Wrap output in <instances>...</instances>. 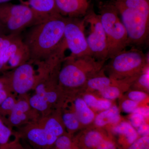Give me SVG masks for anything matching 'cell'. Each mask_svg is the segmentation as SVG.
Masks as SVG:
<instances>
[{
	"label": "cell",
	"mask_w": 149,
	"mask_h": 149,
	"mask_svg": "<svg viewBox=\"0 0 149 149\" xmlns=\"http://www.w3.org/2000/svg\"><path fill=\"white\" fill-rule=\"evenodd\" d=\"M67 17L54 15L30 27L23 42L29 54V62L37 63L49 57L61 45Z\"/></svg>",
	"instance_id": "obj_1"
},
{
	"label": "cell",
	"mask_w": 149,
	"mask_h": 149,
	"mask_svg": "<svg viewBox=\"0 0 149 149\" xmlns=\"http://www.w3.org/2000/svg\"><path fill=\"white\" fill-rule=\"evenodd\" d=\"M99 8L101 22L107 41L108 59L111 58L128 47V35L111 1L101 3Z\"/></svg>",
	"instance_id": "obj_2"
},
{
	"label": "cell",
	"mask_w": 149,
	"mask_h": 149,
	"mask_svg": "<svg viewBox=\"0 0 149 149\" xmlns=\"http://www.w3.org/2000/svg\"><path fill=\"white\" fill-rule=\"evenodd\" d=\"M65 64L59 72L58 80L62 85L68 88H76L87 83L90 72L99 69L104 62L87 55L75 57H65Z\"/></svg>",
	"instance_id": "obj_3"
},
{
	"label": "cell",
	"mask_w": 149,
	"mask_h": 149,
	"mask_svg": "<svg viewBox=\"0 0 149 149\" xmlns=\"http://www.w3.org/2000/svg\"><path fill=\"white\" fill-rule=\"evenodd\" d=\"M121 16L127 32L128 46L142 47L148 42L149 34V14L126 8L111 0Z\"/></svg>",
	"instance_id": "obj_4"
},
{
	"label": "cell",
	"mask_w": 149,
	"mask_h": 149,
	"mask_svg": "<svg viewBox=\"0 0 149 149\" xmlns=\"http://www.w3.org/2000/svg\"><path fill=\"white\" fill-rule=\"evenodd\" d=\"M0 22L5 28L8 35H19L24 29L40 21L27 5L8 2L0 5Z\"/></svg>",
	"instance_id": "obj_5"
},
{
	"label": "cell",
	"mask_w": 149,
	"mask_h": 149,
	"mask_svg": "<svg viewBox=\"0 0 149 149\" xmlns=\"http://www.w3.org/2000/svg\"><path fill=\"white\" fill-rule=\"evenodd\" d=\"M84 19L90 25V32L86 40L91 54L97 60L105 61L108 55L107 41L100 15L90 7Z\"/></svg>",
	"instance_id": "obj_6"
},
{
	"label": "cell",
	"mask_w": 149,
	"mask_h": 149,
	"mask_svg": "<svg viewBox=\"0 0 149 149\" xmlns=\"http://www.w3.org/2000/svg\"><path fill=\"white\" fill-rule=\"evenodd\" d=\"M148 57V56L136 48L125 49L112 58L110 67L116 77L132 75L149 64Z\"/></svg>",
	"instance_id": "obj_7"
},
{
	"label": "cell",
	"mask_w": 149,
	"mask_h": 149,
	"mask_svg": "<svg viewBox=\"0 0 149 149\" xmlns=\"http://www.w3.org/2000/svg\"><path fill=\"white\" fill-rule=\"evenodd\" d=\"M85 24L84 19L67 17L64 39L67 49L71 52L70 56H92L85 35Z\"/></svg>",
	"instance_id": "obj_8"
},
{
	"label": "cell",
	"mask_w": 149,
	"mask_h": 149,
	"mask_svg": "<svg viewBox=\"0 0 149 149\" xmlns=\"http://www.w3.org/2000/svg\"><path fill=\"white\" fill-rule=\"evenodd\" d=\"M61 125L55 118L48 120L43 128H32L27 133L28 139L37 146L44 147L51 146L63 133Z\"/></svg>",
	"instance_id": "obj_9"
},
{
	"label": "cell",
	"mask_w": 149,
	"mask_h": 149,
	"mask_svg": "<svg viewBox=\"0 0 149 149\" xmlns=\"http://www.w3.org/2000/svg\"><path fill=\"white\" fill-rule=\"evenodd\" d=\"M36 77L34 68L31 63L28 61L15 68L9 79H6L14 91L22 95L35 86Z\"/></svg>",
	"instance_id": "obj_10"
},
{
	"label": "cell",
	"mask_w": 149,
	"mask_h": 149,
	"mask_svg": "<svg viewBox=\"0 0 149 149\" xmlns=\"http://www.w3.org/2000/svg\"><path fill=\"white\" fill-rule=\"evenodd\" d=\"M56 3L59 13L70 18L85 16L91 7L88 0H56Z\"/></svg>",
	"instance_id": "obj_11"
},
{
	"label": "cell",
	"mask_w": 149,
	"mask_h": 149,
	"mask_svg": "<svg viewBox=\"0 0 149 149\" xmlns=\"http://www.w3.org/2000/svg\"><path fill=\"white\" fill-rule=\"evenodd\" d=\"M35 86L36 93L29 99V106L39 111H44L47 108L48 104L56 101L57 96L55 92L47 91L42 82L36 80Z\"/></svg>",
	"instance_id": "obj_12"
},
{
	"label": "cell",
	"mask_w": 149,
	"mask_h": 149,
	"mask_svg": "<svg viewBox=\"0 0 149 149\" xmlns=\"http://www.w3.org/2000/svg\"><path fill=\"white\" fill-rule=\"evenodd\" d=\"M27 5L35 13L40 22L60 14L56 6V0H29Z\"/></svg>",
	"instance_id": "obj_13"
},
{
	"label": "cell",
	"mask_w": 149,
	"mask_h": 149,
	"mask_svg": "<svg viewBox=\"0 0 149 149\" xmlns=\"http://www.w3.org/2000/svg\"><path fill=\"white\" fill-rule=\"evenodd\" d=\"M120 120L119 110L116 106H113L99 113L95 118V123L102 127L109 123L116 124Z\"/></svg>",
	"instance_id": "obj_14"
},
{
	"label": "cell",
	"mask_w": 149,
	"mask_h": 149,
	"mask_svg": "<svg viewBox=\"0 0 149 149\" xmlns=\"http://www.w3.org/2000/svg\"><path fill=\"white\" fill-rule=\"evenodd\" d=\"M76 116L79 122L83 124L91 123L95 118V114L84 100L78 98L74 102Z\"/></svg>",
	"instance_id": "obj_15"
},
{
	"label": "cell",
	"mask_w": 149,
	"mask_h": 149,
	"mask_svg": "<svg viewBox=\"0 0 149 149\" xmlns=\"http://www.w3.org/2000/svg\"><path fill=\"white\" fill-rule=\"evenodd\" d=\"M29 105L27 102L20 100L15 103L11 110L10 121L13 125H18L26 118V113L29 109Z\"/></svg>",
	"instance_id": "obj_16"
},
{
	"label": "cell",
	"mask_w": 149,
	"mask_h": 149,
	"mask_svg": "<svg viewBox=\"0 0 149 149\" xmlns=\"http://www.w3.org/2000/svg\"><path fill=\"white\" fill-rule=\"evenodd\" d=\"M29 60V52L25 44L20 47L18 51L13 56L8 62L6 68H16L21 65Z\"/></svg>",
	"instance_id": "obj_17"
},
{
	"label": "cell",
	"mask_w": 149,
	"mask_h": 149,
	"mask_svg": "<svg viewBox=\"0 0 149 149\" xmlns=\"http://www.w3.org/2000/svg\"><path fill=\"white\" fill-rule=\"evenodd\" d=\"M126 8L137 10L149 14V0H113Z\"/></svg>",
	"instance_id": "obj_18"
},
{
	"label": "cell",
	"mask_w": 149,
	"mask_h": 149,
	"mask_svg": "<svg viewBox=\"0 0 149 149\" xmlns=\"http://www.w3.org/2000/svg\"><path fill=\"white\" fill-rule=\"evenodd\" d=\"M113 131L118 134H123L126 136L128 143H133L138 138V133L132 125L128 123H121L113 128Z\"/></svg>",
	"instance_id": "obj_19"
},
{
	"label": "cell",
	"mask_w": 149,
	"mask_h": 149,
	"mask_svg": "<svg viewBox=\"0 0 149 149\" xmlns=\"http://www.w3.org/2000/svg\"><path fill=\"white\" fill-rule=\"evenodd\" d=\"M112 81L110 78L105 76H95L90 78L87 82V85L91 89L100 91L109 85Z\"/></svg>",
	"instance_id": "obj_20"
},
{
	"label": "cell",
	"mask_w": 149,
	"mask_h": 149,
	"mask_svg": "<svg viewBox=\"0 0 149 149\" xmlns=\"http://www.w3.org/2000/svg\"><path fill=\"white\" fill-rule=\"evenodd\" d=\"M83 100L88 107L99 110H105L111 107V103L108 100H97L91 95H85Z\"/></svg>",
	"instance_id": "obj_21"
},
{
	"label": "cell",
	"mask_w": 149,
	"mask_h": 149,
	"mask_svg": "<svg viewBox=\"0 0 149 149\" xmlns=\"http://www.w3.org/2000/svg\"><path fill=\"white\" fill-rule=\"evenodd\" d=\"M102 136L97 131H91L87 133L85 138V144L89 148L97 147L102 140Z\"/></svg>",
	"instance_id": "obj_22"
},
{
	"label": "cell",
	"mask_w": 149,
	"mask_h": 149,
	"mask_svg": "<svg viewBox=\"0 0 149 149\" xmlns=\"http://www.w3.org/2000/svg\"><path fill=\"white\" fill-rule=\"evenodd\" d=\"M63 120L64 125L69 130H76L79 127L80 122L75 113H65L63 116Z\"/></svg>",
	"instance_id": "obj_23"
},
{
	"label": "cell",
	"mask_w": 149,
	"mask_h": 149,
	"mask_svg": "<svg viewBox=\"0 0 149 149\" xmlns=\"http://www.w3.org/2000/svg\"><path fill=\"white\" fill-rule=\"evenodd\" d=\"M104 98L107 100H114L120 95L119 89L116 86L109 85L100 91Z\"/></svg>",
	"instance_id": "obj_24"
},
{
	"label": "cell",
	"mask_w": 149,
	"mask_h": 149,
	"mask_svg": "<svg viewBox=\"0 0 149 149\" xmlns=\"http://www.w3.org/2000/svg\"><path fill=\"white\" fill-rule=\"evenodd\" d=\"M11 135L9 128L4 123L0 118V145H3L7 143Z\"/></svg>",
	"instance_id": "obj_25"
},
{
	"label": "cell",
	"mask_w": 149,
	"mask_h": 149,
	"mask_svg": "<svg viewBox=\"0 0 149 149\" xmlns=\"http://www.w3.org/2000/svg\"><path fill=\"white\" fill-rule=\"evenodd\" d=\"M128 149H149V137L144 136L134 141Z\"/></svg>",
	"instance_id": "obj_26"
},
{
	"label": "cell",
	"mask_w": 149,
	"mask_h": 149,
	"mask_svg": "<svg viewBox=\"0 0 149 149\" xmlns=\"http://www.w3.org/2000/svg\"><path fill=\"white\" fill-rule=\"evenodd\" d=\"M18 35H5L0 37V53L6 49Z\"/></svg>",
	"instance_id": "obj_27"
},
{
	"label": "cell",
	"mask_w": 149,
	"mask_h": 149,
	"mask_svg": "<svg viewBox=\"0 0 149 149\" xmlns=\"http://www.w3.org/2000/svg\"><path fill=\"white\" fill-rule=\"evenodd\" d=\"M55 143L58 149H68L70 148L71 142L67 136L61 135L57 138Z\"/></svg>",
	"instance_id": "obj_28"
},
{
	"label": "cell",
	"mask_w": 149,
	"mask_h": 149,
	"mask_svg": "<svg viewBox=\"0 0 149 149\" xmlns=\"http://www.w3.org/2000/svg\"><path fill=\"white\" fill-rule=\"evenodd\" d=\"M138 82L141 86L149 90V66L148 65L144 68L143 73L140 75L138 79Z\"/></svg>",
	"instance_id": "obj_29"
},
{
	"label": "cell",
	"mask_w": 149,
	"mask_h": 149,
	"mask_svg": "<svg viewBox=\"0 0 149 149\" xmlns=\"http://www.w3.org/2000/svg\"><path fill=\"white\" fill-rule=\"evenodd\" d=\"M138 107V102L132 100H126L123 102L122 105L123 109L125 112L130 113L133 112Z\"/></svg>",
	"instance_id": "obj_30"
},
{
	"label": "cell",
	"mask_w": 149,
	"mask_h": 149,
	"mask_svg": "<svg viewBox=\"0 0 149 149\" xmlns=\"http://www.w3.org/2000/svg\"><path fill=\"white\" fill-rule=\"evenodd\" d=\"M130 120L132 126L135 128H138L144 123V117L139 113H133Z\"/></svg>",
	"instance_id": "obj_31"
},
{
	"label": "cell",
	"mask_w": 149,
	"mask_h": 149,
	"mask_svg": "<svg viewBox=\"0 0 149 149\" xmlns=\"http://www.w3.org/2000/svg\"><path fill=\"white\" fill-rule=\"evenodd\" d=\"M146 97L147 95L145 93L140 91H132L128 94L129 99L136 102L143 100Z\"/></svg>",
	"instance_id": "obj_32"
},
{
	"label": "cell",
	"mask_w": 149,
	"mask_h": 149,
	"mask_svg": "<svg viewBox=\"0 0 149 149\" xmlns=\"http://www.w3.org/2000/svg\"><path fill=\"white\" fill-rule=\"evenodd\" d=\"M15 103L13 98L8 96L0 105L1 109L4 111H10L13 109Z\"/></svg>",
	"instance_id": "obj_33"
},
{
	"label": "cell",
	"mask_w": 149,
	"mask_h": 149,
	"mask_svg": "<svg viewBox=\"0 0 149 149\" xmlns=\"http://www.w3.org/2000/svg\"><path fill=\"white\" fill-rule=\"evenodd\" d=\"M7 84L6 78H0V105L8 97L6 89Z\"/></svg>",
	"instance_id": "obj_34"
},
{
	"label": "cell",
	"mask_w": 149,
	"mask_h": 149,
	"mask_svg": "<svg viewBox=\"0 0 149 149\" xmlns=\"http://www.w3.org/2000/svg\"><path fill=\"white\" fill-rule=\"evenodd\" d=\"M97 149H116L113 143L109 141L102 140L96 147Z\"/></svg>",
	"instance_id": "obj_35"
},
{
	"label": "cell",
	"mask_w": 149,
	"mask_h": 149,
	"mask_svg": "<svg viewBox=\"0 0 149 149\" xmlns=\"http://www.w3.org/2000/svg\"><path fill=\"white\" fill-rule=\"evenodd\" d=\"M149 133V125L145 123H143L138 127L137 133L143 136H148Z\"/></svg>",
	"instance_id": "obj_36"
},
{
	"label": "cell",
	"mask_w": 149,
	"mask_h": 149,
	"mask_svg": "<svg viewBox=\"0 0 149 149\" xmlns=\"http://www.w3.org/2000/svg\"><path fill=\"white\" fill-rule=\"evenodd\" d=\"M133 113H138L141 114L144 117H148L149 110L147 107H137L134 110Z\"/></svg>",
	"instance_id": "obj_37"
},
{
	"label": "cell",
	"mask_w": 149,
	"mask_h": 149,
	"mask_svg": "<svg viewBox=\"0 0 149 149\" xmlns=\"http://www.w3.org/2000/svg\"><path fill=\"white\" fill-rule=\"evenodd\" d=\"M0 32H2L3 33H4V34L8 35V34H7L5 28V27H4V26H3L1 22H0Z\"/></svg>",
	"instance_id": "obj_38"
},
{
	"label": "cell",
	"mask_w": 149,
	"mask_h": 149,
	"mask_svg": "<svg viewBox=\"0 0 149 149\" xmlns=\"http://www.w3.org/2000/svg\"><path fill=\"white\" fill-rule=\"evenodd\" d=\"M11 1L12 0H0V5L5 3L9 2Z\"/></svg>",
	"instance_id": "obj_39"
},
{
	"label": "cell",
	"mask_w": 149,
	"mask_h": 149,
	"mask_svg": "<svg viewBox=\"0 0 149 149\" xmlns=\"http://www.w3.org/2000/svg\"><path fill=\"white\" fill-rule=\"evenodd\" d=\"M6 35V34H4V33H3L2 32H0V37L1 36H3V35Z\"/></svg>",
	"instance_id": "obj_40"
},
{
	"label": "cell",
	"mask_w": 149,
	"mask_h": 149,
	"mask_svg": "<svg viewBox=\"0 0 149 149\" xmlns=\"http://www.w3.org/2000/svg\"><path fill=\"white\" fill-rule=\"evenodd\" d=\"M68 149H70V148H68Z\"/></svg>",
	"instance_id": "obj_41"
}]
</instances>
